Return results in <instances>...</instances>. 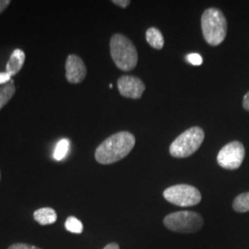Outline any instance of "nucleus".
Returning a JSON list of instances; mask_svg holds the SVG:
<instances>
[{
    "instance_id": "412c9836",
    "label": "nucleus",
    "mask_w": 249,
    "mask_h": 249,
    "mask_svg": "<svg viewBox=\"0 0 249 249\" xmlns=\"http://www.w3.org/2000/svg\"><path fill=\"white\" fill-rule=\"evenodd\" d=\"M10 3V0H0V14L4 12V10L9 7Z\"/></svg>"
},
{
    "instance_id": "f257e3e1",
    "label": "nucleus",
    "mask_w": 249,
    "mask_h": 249,
    "mask_svg": "<svg viewBox=\"0 0 249 249\" xmlns=\"http://www.w3.org/2000/svg\"><path fill=\"white\" fill-rule=\"evenodd\" d=\"M133 134L121 131L107 138L95 151V159L101 164H111L124 159L135 146Z\"/></svg>"
},
{
    "instance_id": "4be33fe9",
    "label": "nucleus",
    "mask_w": 249,
    "mask_h": 249,
    "mask_svg": "<svg viewBox=\"0 0 249 249\" xmlns=\"http://www.w3.org/2000/svg\"><path fill=\"white\" fill-rule=\"evenodd\" d=\"M243 107L249 111V91L245 95L244 100H243Z\"/></svg>"
},
{
    "instance_id": "5701e85b",
    "label": "nucleus",
    "mask_w": 249,
    "mask_h": 249,
    "mask_svg": "<svg viewBox=\"0 0 249 249\" xmlns=\"http://www.w3.org/2000/svg\"><path fill=\"white\" fill-rule=\"evenodd\" d=\"M104 249H119V246L116 244V243H111V244H108L107 247Z\"/></svg>"
},
{
    "instance_id": "2eb2a0df",
    "label": "nucleus",
    "mask_w": 249,
    "mask_h": 249,
    "mask_svg": "<svg viewBox=\"0 0 249 249\" xmlns=\"http://www.w3.org/2000/svg\"><path fill=\"white\" fill-rule=\"evenodd\" d=\"M70 141L68 139H62L59 141L55 146L53 151V159L56 160H61L67 156L68 151L70 150Z\"/></svg>"
},
{
    "instance_id": "1a4fd4ad",
    "label": "nucleus",
    "mask_w": 249,
    "mask_h": 249,
    "mask_svg": "<svg viewBox=\"0 0 249 249\" xmlns=\"http://www.w3.org/2000/svg\"><path fill=\"white\" fill-rule=\"evenodd\" d=\"M87 69L80 56L70 54L66 62V78L69 82L76 84L85 79Z\"/></svg>"
},
{
    "instance_id": "f03ea898",
    "label": "nucleus",
    "mask_w": 249,
    "mask_h": 249,
    "mask_svg": "<svg viewBox=\"0 0 249 249\" xmlns=\"http://www.w3.org/2000/svg\"><path fill=\"white\" fill-rule=\"evenodd\" d=\"M110 53L116 67L124 71H132L138 63V52L133 43L120 34L112 36Z\"/></svg>"
},
{
    "instance_id": "f8f14e48",
    "label": "nucleus",
    "mask_w": 249,
    "mask_h": 249,
    "mask_svg": "<svg viewBox=\"0 0 249 249\" xmlns=\"http://www.w3.org/2000/svg\"><path fill=\"white\" fill-rule=\"evenodd\" d=\"M146 40L152 48L161 49L164 45V39L157 28L151 27L146 32Z\"/></svg>"
},
{
    "instance_id": "ddd939ff",
    "label": "nucleus",
    "mask_w": 249,
    "mask_h": 249,
    "mask_svg": "<svg viewBox=\"0 0 249 249\" xmlns=\"http://www.w3.org/2000/svg\"><path fill=\"white\" fill-rule=\"evenodd\" d=\"M15 93L14 80H11L9 83L0 87V110L5 107Z\"/></svg>"
},
{
    "instance_id": "4468645a",
    "label": "nucleus",
    "mask_w": 249,
    "mask_h": 249,
    "mask_svg": "<svg viewBox=\"0 0 249 249\" xmlns=\"http://www.w3.org/2000/svg\"><path fill=\"white\" fill-rule=\"evenodd\" d=\"M232 208L237 213L249 212V192L243 193L236 196L233 200Z\"/></svg>"
},
{
    "instance_id": "7ed1b4c3",
    "label": "nucleus",
    "mask_w": 249,
    "mask_h": 249,
    "mask_svg": "<svg viewBox=\"0 0 249 249\" xmlns=\"http://www.w3.org/2000/svg\"><path fill=\"white\" fill-rule=\"evenodd\" d=\"M201 29L209 45H221L227 35V21L223 12L215 8L206 9L201 17Z\"/></svg>"
},
{
    "instance_id": "6ab92c4d",
    "label": "nucleus",
    "mask_w": 249,
    "mask_h": 249,
    "mask_svg": "<svg viewBox=\"0 0 249 249\" xmlns=\"http://www.w3.org/2000/svg\"><path fill=\"white\" fill-rule=\"evenodd\" d=\"M12 77L7 72H0V85H5L9 83Z\"/></svg>"
},
{
    "instance_id": "9b49d317",
    "label": "nucleus",
    "mask_w": 249,
    "mask_h": 249,
    "mask_svg": "<svg viewBox=\"0 0 249 249\" xmlns=\"http://www.w3.org/2000/svg\"><path fill=\"white\" fill-rule=\"evenodd\" d=\"M34 217L37 223L41 225L53 224L57 220V214L52 208H42L35 212Z\"/></svg>"
},
{
    "instance_id": "dca6fc26",
    "label": "nucleus",
    "mask_w": 249,
    "mask_h": 249,
    "mask_svg": "<svg viewBox=\"0 0 249 249\" xmlns=\"http://www.w3.org/2000/svg\"><path fill=\"white\" fill-rule=\"evenodd\" d=\"M66 229L73 233H81L83 231V225L80 220H78L76 217L71 216L67 219L65 223Z\"/></svg>"
},
{
    "instance_id": "9d476101",
    "label": "nucleus",
    "mask_w": 249,
    "mask_h": 249,
    "mask_svg": "<svg viewBox=\"0 0 249 249\" xmlns=\"http://www.w3.org/2000/svg\"><path fill=\"white\" fill-rule=\"evenodd\" d=\"M25 62V53L21 49L14 50L6 66V72L11 77L18 74Z\"/></svg>"
},
{
    "instance_id": "0eeeda50",
    "label": "nucleus",
    "mask_w": 249,
    "mask_h": 249,
    "mask_svg": "<svg viewBox=\"0 0 249 249\" xmlns=\"http://www.w3.org/2000/svg\"><path fill=\"white\" fill-rule=\"evenodd\" d=\"M245 147L239 142H231L226 144L217 156V161L224 169H238L245 159Z\"/></svg>"
},
{
    "instance_id": "6e6552de",
    "label": "nucleus",
    "mask_w": 249,
    "mask_h": 249,
    "mask_svg": "<svg viewBox=\"0 0 249 249\" xmlns=\"http://www.w3.org/2000/svg\"><path fill=\"white\" fill-rule=\"evenodd\" d=\"M117 88L122 96L139 99L142 96L145 85L142 80L134 76H121L117 80Z\"/></svg>"
},
{
    "instance_id": "423d86ee",
    "label": "nucleus",
    "mask_w": 249,
    "mask_h": 249,
    "mask_svg": "<svg viewBox=\"0 0 249 249\" xmlns=\"http://www.w3.org/2000/svg\"><path fill=\"white\" fill-rule=\"evenodd\" d=\"M163 196L170 203L179 207H192L201 201V194L196 187L185 184L166 188Z\"/></svg>"
},
{
    "instance_id": "a211bd4d",
    "label": "nucleus",
    "mask_w": 249,
    "mask_h": 249,
    "mask_svg": "<svg viewBox=\"0 0 249 249\" xmlns=\"http://www.w3.org/2000/svg\"><path fill=\"white\" fill-rule=\"evenodd\" d=\"M8 249H41L35 246L29 245V244H23V243H17L12 246H10Z\"/></svg>"
},
{
    "instance_id": "39448f33",
    "label": "nucleus",
    "mask_w": 249,
    "mask_h": 249,
    "mask_svg": "<svg viewBox=\"0 0 249 249\" xmlns=\"http://www.w3.org/2000/svg\"><path fill=\"white\" fill-rule=\"evenodd\" d=\"M163 223L171 231L191 233L199 231L204 222L199 214L190 211H182L167 215L163 219Z\"/></svg>"
},
{
    "instance_id": "aec40b11",
    "label": "nucleus",
    "mask_w": 249,
    "mask_h": 249,
    "mask_svg": "<svg viewBox=\"0 0 249 249\" xmlns=\"http://www.w3.org/2000/svg\"><path fill=\"white\" fill-rule=\"evenodd\" d=\"M115 5L118 6V7H121V8H126L129 6L130 4V1L129 0H113L112 1Z\"/></svg>"
},
{
    "instance_id": "f3484780",
    "label": "nucleus",
    "mask_w": 249,
    "mask_h": 249,
    "mask_svg": "<svg viewBox=\"0 0 249 249\" xmlns=\"http://www.w3.org/2000/svg\"><path fill=\"white\" fill-rule=\"evenodd\" d=\"M187 60L194 66H200L203 62V59H202L201 55L198 54V53H189V54H187Z\"/></svg>"
},
{
    "instance_id": "20e7f679",
    "label": "nucleus",
    "mask_w": 249,
    "mask_h": 249,
    "mask_svg": "<svg viewBox=\"0 0 249 249\" xmlns=\"http://www.w3.org/2000/svg\"><path fill=\"white\" fill-rule=\"evenodd\" d=\"M202 128L193 126L178 136L170 146V154L176 158H186L195 153L204 141Z\"/></svg>"
},
{
    "instance_id": "b1692460",
    "label": "nucleus",
    "mask_w": 249,
    "mask_h": 249,
    "mask_svg": "<svg viewBox=\"0 0 249 249\" xmlns=\"http://www.w3.org/2000/svg\"><path fill=\"white\" fill-rule=\"evenodd\" d=\"M0 178H1V175H0Z\"/></svg>"
}]
</instances>
